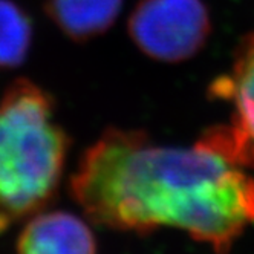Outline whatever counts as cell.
I'll list each match as a JSON object with an SVG mask.
<instances>
[{"mask_svg": "<svg viewBox=\"0 0 254 254\" xmlns=\"http://www.w3.org/2000/svg\"><path fill=\"white\" fill-rule=\"evenodd\" d=\"M210 97L230 106V118L207 129L197 142L233 164L254 167V32L239 43L230 70L211 83Z\"/></svg>", "mask_w": 254, "mask_h": 254, "instance_id": "cell-4", "label": "cell"}, {"mask_svg": "<svg viewBox=\"0 0 254 254\" xmlns=\"http://www.w3.org/2000/svg\"><path fill=\"white\" fill-rule=\"evenodd\" d=\"M67 149L46 90L20 78L0 92V233L52 201Z\"/></svg>", "mask_w": 254, "mask_h": 254, "instance_id": "cell-2", "label": "cell"}, {"mask_svg": "<svg viewBox=\"0 0 254 254\" xmlns=\"http://www.w3.org/2000/svg\"><path fill=\"white\" fill-rule=\"evenodd\" d=\"M123 0H46L49 19L74 40H89L114 25Z\"/></svg>", "mask_w": 254, "mask_h": 254, "instance_id": "cell-6", "label": "cell"}, {"mask_svg": "<svg viewBox=\"0 0 254 254\" xmlns=\"http://www.w3.org/2000/svg\"><path fill=\"white\" fill-rule=\"evenodd\" d=\"M211 31L202 0H139L129 17V34L146 56L184 62L201 51Z\"/></svg>", "mask_w": 254, "mask_h": 254, "instance_id": "cell-3", "label": "cell"}, {"mask_svg": "<svg viewBox=\"0 0 254 254\" xmlns=\"http://www.w3.org/2000/svg\"><path fill=\"white\" fill-rule=\"evenodd\" d=\"M202 144L172 147L146 132L109 129L81 156L70 194L107 228L187 231L227 254L254 222V178Z\"/></svg>", "mask_w": 254, "mask_h": 254, "instance_id": "cell-1", "label": "cell"}, {"mask_svg": "<svg viewBox=\"0 0 254 254\" xmlns=\"http://www.w3.org/2000/svg\"><path fill=\"white\" fill-rule=\"evenodd\" d=\"M95 238L80 217L67 211L37 213L19 236L17 254H95Z\"/></svg>", "mask_w": 254, "mask_h": 254, "instance_id": "cell-5", "label": "cell"}, {"mask_svg": "<svg viewBox=\"0 0 254 254\" xmlns=\"http://www.w3.org/2000/svg\"><path fill=\"white\" fill-rule=\"evenodd\" d=\"M32 26L28 15L11 0H0V69L19 66L28 54Z\"/></svg>", "mask_w": 254, "mask_h": 254, "instance_id": "cell-7", "label": "cell"}]
</instances>
